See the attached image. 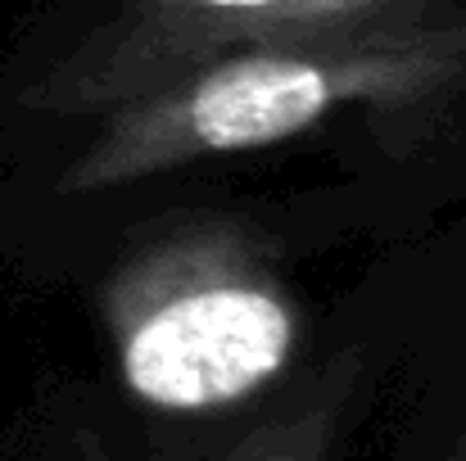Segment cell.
<instances>
[{"label": "cell", "instance_id": "7a4b0ae2", "mask_svg": "<svg viewBox=\"0 0 466 461\" xmlns=\"http://www.w3.org/2000/svg\"><path fill=\"white\" fill-rule=\"evenodd\" d=\"M96 299L127 394L167 416L249 403L290 371L304 339L277 245L236 213H190L146 231Z\"/></svg>", "mask_w": 466, "mask_h": 461}, {"label": "cell", "instance_id": "6da1fadb", "mask_svg": "<svg viewBox=\"0 0 466 461\" xmlns=\"http://www.w3.org/2000/svg\"><path fill=\"white\" fill-rule=\"evenodd\" d=\"M466 91V5L440 23L263 45L204 64L100 118L64 172V190L96 195L158 172L281 145L339 114H399Z\"/></svg>", "mask_w": 466, "mask_h": 461}, {"label": "cell", "instance_id": "3957f363", "mask_svg": "<svg viewBox=\"0 0 466 461\" xmlns=\"http://www.w3.org/2000/svg\"><path fill=\"white\" fill-rule=\"evenodd\" d=\"M458 0H118L32 91L59 118H105L227 55L440 23Z\"/></svg>", "mask_w": 466, "mask_h": 461}, {"label": "cell", "instance_id": "277c9868", "mask_svg": "<svg viewBox=\"0 0 466 461\" xmlns=\"http://www.w3.org/2000/svg\"><path fill=\"white\" fill-rule=\"evenodd\" d=\"M344 398H349V380H344V366H339L317 394L299 398L295 407H286L277 416H268L263 426H254L218 461H330Z\"/></svg>", "mask_w": 466, "mask_h": 461}]
</instances>
